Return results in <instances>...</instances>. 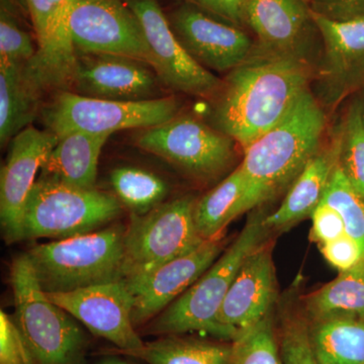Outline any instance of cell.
<instances>
[{"label": "cell", "mask_w": 364, "mask_h": 364, "mask_svg": "<svg viewBox=\"0 0 364 364\" xmlns=\"http://www.w3.org/2000/svg\"><path fill=\"white\" fill-rule=\"evenodd\" d=\"M313 64L291 57L252 54L223 79L208 123L245 150L282 119L315 78Z\"/></svg>", "instance_id": "cell-1"}, {"label": "cell", "mask_w": 364, "mask_h": 364, "mask_svg": "<svg viewBox=\"0 0 364 364\" xmlns=\"http://www.w3.org/2000/svg\"><path fill=\"white\" fill-rule=\"evenodd\" d=\"M326 124L322 105L309 88L279 123L243 150L240 166L260 203L291 188L320 149Z\"/></svg>", "instance_id": "cell-2"}, {"label": "cell", "mask_w": 364, "mask_h": 364, "mask_svg": "<svg viewBox=\"0 0 364 364\" xmlns=\"http://www.w3.org/2000/svg\"><path fill=\"white\" fill-rule=\"evenodd\" d=\"M264 217L254 215L229 247L188 291L153 320L154 334L203 332L233 341L231 333L218 323L220 309L246 258L263 245L267 229Z\"/></svg>", "instance_id": "cell-3"}, {"label": "cell", "mask_w": 364, "mask_h": 364, "mask_svg": "<svg viewBox=\"0 0 364 364\" xmlns=\"http://www.w3.org/2000/svg\"><path fill=\"white\" fill-rule=\"evenodd\" d=\"M126 228L114 226L40 244L26 253L45 293H66L124 280Z\"/></svg>", "instance_id": "cell-4"}, {"label": "cell", "mask_w": 364, "mask_h": 364, "mask_svg": "<svg viewBox=\"0 0 364 364\" xmlns=\"http://www.w3.org/2000/svg\"><path fill=\"white\" fill-rule=\"evenodd\" d=\"M18 327L33 364H75L85 346L82 330L70 314L48 298L28 255L11 268Z\"/></svg>", "instance_id": "cell-5"}, {"label": "cell", "mask_w": 364, "mask_h": 364, "mask_svg": "<svg viewBox=\"0 0 364 364\" xmlns=\"http://www.w3.org/2000/svg\"><path fill=\"white\" fill-rule=\"evenodd\" d=\"M123 205L111 193L69 186L42 174L28 196L23 240L72 238L97 231L121 215Z\"/></svg>", "instance_id": "cell-6"}, {"label": "cell", "mask_w": 364, "mask_h": 364, "mask_svg": "<svg viewBox=\"0 0 364 364\" xmlns=\"http://www.w3.org/2000/svg\"><path fill=\"white\" fill-rule=\"evenodd\" d=\"M134 143L200 181H214L231 168L239 145L208 122L181 114L140 129L134 135Z\"/></svg>", "instance_id": "cell-7"}, {"label": "cell", "mask_w": 364, "mask_h": 364, "mask_svg": "<svg viewBox=\"0 0 364 364\" xmlns=\"http://www.w3.org/2000/svg\"><path fill=\"white\" fill-rule=\"evenodd\" d=\"M196 203L193 196H181L163 203L147 214L131 215L124 233V280L154 272L208 241L196 230Z\"/></svg>", "instance_id": "cell-8"}, {"label": "cell", "mask_w": 364, "mask_h": 364, "mask_svg": "<svg viewBox=\"0 0 364 364\" xmlns=\"http://www.w3.org/2000/svg\"><path fill=\"white\" fill-rule=\"evenodd\" d=\"M173 97L142 102H117L82 97L72 91L55 92L42 109L46 130L59 138L74 133L109 134L127 129L148 128L164 123L181 112Z\"/></svg>", "instance_id": "cell-9"}, {"label": "cell", "mask_w": 364, "mask_h": 364, "mask_svg": "<svg viewBox=\"0 0 364 364\" xmlns=\"http://www.w3.org/2000/svg\"><path fill=\"white\" fill-rule=\"evenodd\" d=\"M310 11L323 41L318 102L331 107L364 71V13L347 11L341 0H320Z\"/></svg>", "instance_id": "cell-10"}, {"label": "cell", "mask_w": 364, "mask_h": 364, "mask_svg": "<svg viewBox=\"0 0 364 364\" xmlns=\"http://www.w3.org/2000/svg\"><path fill=\"white\" fill-rule=\"evenodd\" d=\"M69 32L76 52L119 55L152 66L142 23L124 0H75Z\"/></svg>", "instance_id": "cell-11"}, {"label": "cell", "mask_w": 364, "mask_h": 364, "mask_svg": "<svg viewBox=\"0 0 364 364\" xmlns=\"http://www.w3.org/2000/svg\"><path fill=\"white\" fill-rule=\"evenodd\" d=\"M142 23L152 54V67L162 85L176 92L210 102L221 90L223 79L189 56L177 40L157 0H124Z\"/></svg>", "instance_id": "cell-12"}, {"label": "cell", "mask_w": 364, "mask_h": 364, "mask_svg": "<svg viewBox=\"0 0 364 364\" xmlns=\"http://www.w3.org/2000/svg\"><path fill=\"white\" fill-rule=\"evenodd\" d=\"M74 1L23 0L37 39V53L25 69L43 93L71 90L76 51L69 32V16Z\"/></svg>", "instance_id": "cell-13"}, {"label": "cell", "mask_w": 364, "mask_h": 364, "mask_svg": "<svg viewBox=\"0 0 364 364\" xmlns=\"http://www.w3.org/2000/svg\"><path fill=\"white\" fill-rule=\"evenodd\" d=\"M47 296L92 334L119 347L122 353L143 347L132 320L134 298L124 280Z\"/></svg>", "instance_id": "cell-14"}, {"label": "cell", "mask_w": 364, "mask_h": 364, "mask_svg": "<svg viewBox=\"0 0 364 364\" xmlns=\"http://www.w3.org/2000/svg\"><path fill=\"white\" fill-rule=\"evenodd\" d=\"M162 82L149 64L119 55L76 52L72 92L117 102L162 97Z\"/></svg>", "instance_id": "cell-15"}, {"label": "cell", "mask_w": 364, "mask_h": 364, "mask_svg": "<svg viewBox=\"0 0 364 364\" xmlns=\"http://www.w3.org/2000/svg\"><path fill=\"white\" fill-rule=\"evenodd\" d=\"M48 130L28 127L14 136L0 176V221L7 243L23 240L26 200L37 181V173L58 143Z\"/></svg>", "instance_id": "cell-16"}, {"label": "cell", "mask_w": 364, "mask_h": 364, "mask_svg": "<svg viewBox=\"0 0 364 364\" xmlns=\"http://www.w3.org/2000/svg\"><path fill=\"white\" fill-rule=\"evenodd\" d=\"M167 18L189 56L208 71L229 73L252 54L255 45L247 33L215 21L198 7L184 4Z\"/></svg>", "instance_id": "cell-17"}, {"label": "cell", "mask_w": 364, "mask_h": 364, "mask_svg": "<svg viewBox=\"0 0 364 364\" xmlns=\"http://www.w3.org/2000/svg\"><path fill=\"white\" fill-rule=\"evenodd\" d=\"M222 250L220 238L208 240L193 252L169 261L154 272L124 280L134 298V326L139 327L160 315L207 272Z\"/></svg>", "instance_id": "cell-18"}, {"label": "cell", "mask_w": 364, "mask_h": 364, "mask_svg": "<svg viewBox=\"0 0 364 364\" xmlns=\"http://www.w3.org/2000/svg\"><path fill=\"white\" fill-rule=\"evenodd\" d=\"M244 23L257 37L256 52L313 64L311 44L318 28L304 0H249Z\"/></svg>", "instance_id": "cell-19"}, {"label": "cell", "mask_w": 364, "mask_h": 364, "mask_svg": "<svg viewBox=\"0 0 364 364\" xmlns=\"http://www.w3.org/2000/svg\"><path fill=\"white\" fill-rule=\"evenodd\" d=\"M277 299L272 251L264 244L246 258L218 314V323L233 340L270 315Z\"/></svg>", "instance_id": "cell-20"}, {"label": "cell", "mask_w": 364, "mask_h": 364, "mask_svg": "<svg viewBox=\"0 0 364 364\" xmlns=\"http://www.w3.org/2000/svg\"><path fill=\"white\" fill-rule=\"evenodd\" d=\"M341 136L326 147H321L289 188L277 212L264 217L267 229L291 226L311 217L323 198L335 167L339 163Z\"/></svg>", "instance_id": "cell-21"}, {"label": "cell", "mask_w": 364, "mask_h": 364, "mask_svg": "<svg viewBox=\"0 0 364 364\" xmlns=\"http://www.w3.org/2000/svg\"><path fill=\"white\" fill-rule=\"evenodd\" d=\"M260 205L240 165L212 191L196 200L195 223L203 240L219 239L234 219Z\"/></svg>", "instance_id": "cell-22"}, {"label": "cell", "mask_w": 364, "mask_h": 364, "mask_svg": "<svg viewBox=\"0 0 364 364\" xmlns=\"http://www.w3.org/2000/svg\"><path fill=\"white\" fill-rule=\"evenodd\" d=\"M109 134L74 132L59 138L42 166V174L69 186L95 188L98 160Z\"/></svg>", "instance_id": "cell-23"}, {"label": "cell", "mask_w": 364, "mask_h": 364, "mask_svg": "<svg viewBox=\"0 0 364 364\" xmlns=\"http://www.w3.org/2000/svg\"><path fill=\"white\" fill-rule=\"evenodd\" d=\"M25 65L0 61V144L2 147L31 126L37 117L40 100L44 95L28 77Z\"/></svg>", "instance_id": "cell-24"}, {"label": "cell", "mask_w": 364, "mask_h": 364, "mask_svg": "<svg viewBox=\"0 0 364 364\" xmlns=\"http://www.w3.org/2000/svg\"><path fill=\"white\" fill-rule=\"evenodd\" d=\"M318 364H364V320L335 317L314 321L309 328Z\"/></svg>", "instance_id": "cell-25"}, {"label": "cell", "mask_w": 364, "mask_h": 364, "mask_svg": "<svg viewBox=\"0 0 364 364\" xmlns=\"http://www.w3.org/2000/svg\"><path fill=\"white\" fill-rule=\"evenodd\" d=\"M313 321L335 317L364 320V259L306 299Z\"/></svg>", "instance_id": "cell-26"}, {"label": "cell", "mask_w": 364, "mask_h": 364, "mask_svg": "<svg viewBox=\"0 0 364 364\" xmlns=\"http://www.w3.org/2000/svg\"><path fill=\"white\" fill-rule=\"evenodd\" d=\"M231 352L232 345L169 335L124 354L142 359L148 364H229Z\"/></svg>", "instance_id": "cell-27"}, {"label": "cell", "mask_w": 364, "mask_h": 364, "mask_svg": "<svg viewBox=\"0 0 364 364\" xmlns=\"http://www.w3.org/2000/svg\"><path fill=\"white\" fill-rule=\"evenodd\" d=\"M114 196L132 215H144L164 203L169 186L164 179L136 166L117 167L109 174Z\"/></svg>", "instance_id": "cell-28"}, {"label": "cell", "mask_w": 364, "mask_h": 364, "mask_svg": "<svg viewBox=\"0 0 364 364\" xmlns=\"http://www.w3.org/2000/svg\"><path fill=\"white\" fill-rule=\"evenodd\" d=\"M232 342L229 364H284L272 315L241 332Z\"/></svg>", "instance_id": "cell-29"}, {"label": "cell", "mask_w": 364, "mask_h": 364, "mask_svg": "<svg viewBox=\"0 0 364 364\" xmlns=\"http://www.w3.org/2000/svg\"><path fill=\"white\" fill-rule=\"evenodd\" d=\"M323 200L338 210L346 233L364 249V196L351 186L339 163L333 171Z\"/></svg>", "instance_id": "cell-30"}, {"label": "cell", "mask_w": 364, "mask_h": 364, "mask_svg": "<svg viewBox=\"0 0 364 364\" xmlns=\"http://www.w3.org/2000/svg\"><path fill=\"white\" fill-rule=\"evenodd\" d=\"M340 136V166L351 186L364 196V119L358 107L349 112Z\"/></svg>", "instance_id": "cell-31"}, {"label": "cell", "mask_w": 364, "mask_h": 364, "mask_svg": "<svg viewBox=\"0 0 364 364\" xmlns=\"http://www.w3.org/2000/svg\"><path fill=\"white\" fill-rule=\"evenodd\" d=\"M9 0H1L0 9V61L28 63L37 53L30 33L21 28Z\"/></svg>", "instance_id": "cell-32"}, {"label": "cell", "mask_w": 364, "mask_h": 364, "mask_svg": "<svg viewBox=\"0 0 364 364\" xmlns=\"http://www.w3.org/2000/svg\"><path fill=\"white\" fill-rule=\"evenodd\" d=\"M280 354L284 364H318L311 346L309 328L299 320L287 323Z\"/></svg>", "instance_id": "cell-33"}, {"label": "cell", "mask_w": 364, "mask_h": 364, "mask_svg": "<svg viewBox=\"0 0 364 364\" xmlns=\"http://www.w3.org/2000/svg\"><path fill=\"white\" fill-rule=\"evenodd\" d=\"M326 260L339 272L355 267L364 259V249L353 237L345 234L339 238L321 245Z\"/></svg>", "instance_id": "cell-34"}, {"label": "cell", "mask_w": 364, "mask_h": 364, "mask_svg": "<svg viewBox=\"0 0 364 364\" xmlns=\"http://www.w3.org/2000/svg\"><path fill=\"white\" fill-rule=\"evenodd\" d=\"M0 364H33L16 323L4 311L0 312Z\"/></svg>", "instance_id": "cell-35"}, {"label": "cell", "mask_w": 364, "mask_h": 364, "mask_svg": "<svg viewBox=\"0 0 364 364\" xmlns=\"http://www.w3.org/2000/svg\"><path fill=\"white\" fill-rule=\"evenodd\" d=\"M311 240L323 245L346 234L343 218L336 208L322 200L314 210Z\"/></svg>", "instance_id": "cell-36"}, {"label": "cell", "mask_w": 364, "mask_h": 364, "mask_svg": "<svg viewBox=\"0 0 364 364\" xmlns=\"http://www.w3.org/2000/svg\"><path fill=\"white\" fill-rule=\"evenodd\" d=\"M208 13L215 14L235 26L244 25L249 0H193Z\"/></svg>", "instance_id": "cell-37"}, {"label": "cell", "mask_w": 364, "mask_h": 364, "mask_svg": "<svg viewBox=\"0 0 364 364\" xmlns=\"http://www.w3.org/2000/svg\"><path fill=\"white\" fill-rule=\"evenodd\" d=\"M98 364H130V363H126V361L122 360V359L114 358L105 359V360H102V363H100Z\"/></svg>", "instance_id": "cell-38"}, {"label": "cell", "mask_w": 364, "mask_h": 364, "mask_svg": "<svg viewBox=\"0 0 364 364\" xmlns=\"http://www.w3.org/2000/svg\"><path fill=\"white\" fill-rule=\"evenodd\" d=\"M351 1H364V0H351Z\"/></svg>", "instance_id": "cell-39"}]
</instances>
